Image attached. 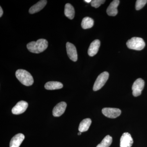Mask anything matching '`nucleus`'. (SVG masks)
<instances>
[{
	"instance_id": "1",
	"label": "nucleus",
	"mask_w": 147,
	"mask_h": 147,
	"mask_svg": "<svg viewBox=\"0 0 147 147\" xmlns=\"http://www.w3.org/2000/svg\"><path fill=\"white\" fill-rule=\"evenodd\" d=\"M48 47V42L46 39H39L36 41H32L27 45L30 52L35 54H39L45 51Z\"/></svg>"
},
{
	"instance_id": "2",
	"label": "nucleus",
	"mask_w": 147,
	"mask_h": 147,
	"mask_svg": "<svg viewBox=\"0 0 147 147\" xmlns=\"http://www.w3.org/2000/svg\"><path fill=\"white\" fill-rule=\"evenodd\" d=\"M16 76L21 84L25 86H32L34 83L32 76L28 71L24 69H18L16 71Z\"/></svg>"
},
{
	"instance_id": "3",
	"label": "nucleus",
	"mask_w": 147,
	"mask_h": 147,
	"mask_svg": "<svg viewBox=\"0 0 147 147\" xmlns=\"http://www.w3.org/2000/svg\"><path fill=\"white\" fill-rule=\"evenodd\" d=\"M126 45L129 49L139 51L144 48L145 42L141 38L134 37L129 40Z\"/></svg>"
},
{
	"instance_id": "4",
	"label": "nucleus",
	"mask_w": 147,
	"mask_h": 147,
	"mask_svg": "<svg viewBox=\"0 0 147 147\" xmlns=\"http://www.w3.org/2000/svg\"><path fill=\"white\" fill-rule=\"evenodd\" d=\"M109 74L107 71L100 74L96 80L93 89L94 91L98 90L105 85L109 78Z\"/></svg>"
},
{
	"instance_id": "5",
	"label": "nucleus",
	"mask_w": 147,
	"mask_h": 147,
	"mask_svg": "<svg viewBox=\"0 0 147 147\" xmlns=\"http://www.w3.org/2000/svg\"><path fill=\"white\" fill-rule=\"evenodd\" d=\"M145 82L141 78H139L134 82L132 85V94L135 97L139 96L144 87Z\"/></svg>"
},
{
	"instance_id": "6",
	"label": "nucleus",
	"mask_w": 147,
	"mask_h": 147,
	"mask_svg": "<svg viewBox=\"0 0 147 147\" xmlns=\"http://www.w3.org/2000/svg\"><path fill=\"white\" fill-rule=\"evenodd\" d=\"M102 114L109 118L114 119L120 115L121 110L116 108H105L102 110Z\"/></svg>"
},
{
	"instance_id": "7",
	"label": "nucleus",
	"mask_w": 147,
	"mask_h": 147,
	"mask_svg": "<svg viewBox=\"0 0 147 147\" xmlns=\"http://www.w3.org/2000/svg\"><path fill=\"white\" fill-rule=\"evenodd\" d=\"M28 102L24 100H21L17 102L16 105L13 107L11 112L14 115H20L24 113L28 108Z\"/></svg>"
},
{
	"instance_id": "8",
	"label": "nucleus",
	"mask_w": 147,
	"mask_h": 147,
	"mask_svg": "<svg viewBox=\"0 0 147 147\" xmlns=\"http://www.w3.org/2000/svg\"><path fill=\"white\" fill-rule=\"evenodd\" d=\"M66 50L67 55L71 61L76 62L78 59L77 50L76 47L72 43L67 42L66 43Z\"/></svg>"
},
{
	"instance_id": "9",
	"label": "nucleus",
	"mask_w": 147,
	"mask_h": 147,
	"mask_svg": "<svg viewBox=\"0 0 147 147\" xmlns=\"http://www.w3.org/2000/svg\"><path fill=\"white\" fill-rule=\"evenodd\" d=\"M133 144V140L131 134L128 132H125L120 139V147H131Z\"/></svg>"
},
{
	"instance_id": "10",
	"label": "nucleus",
	"mask_w": 147,
	"mask_h": 147,
	"mask_svg": "<svg viewBox=\"0 0 147 147\" xmlns=\"http://www.w3.org/2000/svg\"><path fill=\"white\" fill-rule=\"evenodd\" d=\"M67 104L65 102H61L58 103L53 108V115L55 117H60L64 113Z\"/></svg>"
},
{
	"instance_id": "11",
	"label": "nucleus",
	"mask_w": 147,
	"mask_h": 147,
	"mask_svg": "<svg viewBox=\"0 0 147 147\" xmlns=\"http://www.w3.org/2000/svg\"><path fill=\"white\" fill-rule=\"evenodd\" d=\"M25 139L24 134L19 133L15 135L11 140L9 147H19Z\"/></svg>"
},
{
	"instance_id": "12",
	"label": "nucleus",
	"mask_w": 147,
	"mask_h": 147,
	"mask_svg": "<svg viewBox=\"0 0 147 147\" xmlns=\"http://www.w3.org/2000/svg\"><path fill=\"white\" fill-rule=\"evenodd\" d=\"M100 46L99 40H95L92 42L88 50V54L90 57H93L97 54Z\"/></svg>"
},
{
	"instance_id": "13",
	"label": "nucleus",
	"mask_w": 147,
	"mask_h": 147,
	"mask_svg": "<svg viewBox=\"0 0 147 147\" xmlns=\"http://www.w3.org/2000/svg\"><path fill=\"white\" fill-rule=\"evenodd\" d=\"M119 3V0H114L111 3L107 9V13L109 16H115L117 14V7Z\"/></svg>"
},
{
	"instance_id": "14",
	"label": "nucleus",
	"mask_w": 147,
	"mask_h": 147,
	"mask_svg": "<svg viewBox=\"0 0 147 147\" xmlns=\"http://www.w3.org/2000/svg\"><path fill=\"white\" fill-rule=\"evenodd\" d=\"M47 1L46 0H41L39 1L30 8L29 11V13L31 14H33L39 12L45 7V6L47 4Z\"/></svg>"
},
{
	"instance_id": "15",
	"label": "nucleus",
	"mask_w": 147,
	"mask_h": 147,
	"mask_svg": "<svg viewBox=\"0 0 147 147\" xmlns=\"http://www.w3.org/2000/svg\"><path fill=\"white\" fill-rule=\"evenodd\" d=\"M92 123L91 120L90 119H84L79 124V130L80 132H85L88 131Z\"/></svg>"
},
{
	"instance_id": "16",
	"label": "nucleus",
	"mask_w": 147,
	"mask_h": 147,
	"mask_svg": "<svg viewBox=\"0 0 147 147\" xmlns=\"http://www.w3.org/2000/svg\"><path fill=\"white\" fill-rule=\"evenodd\" d=\"M65 15L69 19H73L75 15L74 8L70 4L67 3L65 6Z\"/></svg>"
},
{
	"instance_id": "17",
	"label": "nucleus",
	"mask_w": 147,
	"mask_h": 147,
	"mask_svg": "<svg viewBox=\"0 0 147 147\" xmlns=\"http://www.w3.org/2000/svg\"><path fill=\"white\" fill-rule=\"evenodd\" d=\"M63 87V85L61 82H49L45 85V88L47 90L60 89Z\"/></svg>"
},
{
	"instance_id": "18",
	"label": "nucleus",
	"mask_w": 147,
	"mask_h": 147,
	"mask_svg": "<svg viewBox=\"0 0 147 147\" xmlns=\"http://www.w3.org/2000/svg\"><path fill=\"white\" fill-rule=\"evenodd\" d=\"M94 21L92 18L86 17L83 18L82 22V27L83 29L90 28L94 26Z\"/></svg>"
},
{
	"instance_id": "19",
	"label": "nucleus",
	"mask_w": 147,
	"mask_h": 147,
	"mask_svg": "<svg viewBox=\"0 0 147 147\" xmlns=\"http://www.w3.org/2000/svg\"><path fill=\"white\" fill-rule=\"evenodd\" d=\"M113 142V138L110 135L105 136L100 144L98 145L96 147H109Z\"/></svg>"
},
{
	"instance_id": "20",
	"label": "nucleus",
	"mask_w": 147,
	"mask_h": 147,
	"mask_svg": "<svg viewBox=\"0 0 147 147\" xmlns=\"http://www.w3.org/2000/svg\"><path fill=\"white\" fill-rule=\"evenodd\" d=\"M147 3V0H137L136 1L135 8L136 10H139L143 8Z\"/></svg>"
},
{
	"instance_id": "21",
	"label": "nucleus",
	"mask_w": 147,
	"mask_h": 147,
	"mask_svg": "<svg viewBox=\"0 0 147 147\" xmlns=\"http://www.w3.org/2000/svg\"><path fill=\"white\" fill-rule=\"evenodd\" d=\"M105 2V0L104 1L103 0H93V1H92L91 4L93 7L97 8L99 7L101 5L104 3Z\"/></svg>"
},
{
	"instance_id": "22",
	"label": "nucleus",
	"mask_w": 147,
	"mask_h": 147,
	"mask_svg": "<svg viewBox=\"0 0 147 147\" xmlns=\"http://www.w3.org/2000/svg\"><path fill=\"white\" fill-rule=\"evenodd\" d=\"M3 13V11L2 8L1 7H0V17H2Z\"/></svg>"
},
{
	"instance_id": "23",
	"label": "nucleus",
	"mask_w": 147,
	"mask_h": 147,
	"mask_svg": "<svg viewBox=\"0 0 147 147\" xmlns=\"http://www.w3.org/2000/svg\"><path fill=\"white\" fill-rule=\"evenodd\" d=\"M84 1L86 2V3H89L91 2L92 1L91 0H85V1Z\"/></svg>"
},
{
	"instance_id": "24",
	"label": "nucleus",
	"mask_w": 147,
	"mask_h": 147,
	"mask_svg": "<svg viewBox=\"0 0 147 147\" xmlns=\"http://www.w3.org/2000/svg\"><path fill=\"white\" fill-rule=\"evenodd\" d=\"M81 134H82V132H79L78 133V135H81Z\"/></svg>"
}]
</instances>
